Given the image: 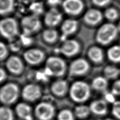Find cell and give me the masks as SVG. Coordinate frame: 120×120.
I'll list each match as a JSON object with an SVG mask.
<instances>
[{
    "instance_id": "1",
    "label": "cell",
    "mask_w": 120,
    "mask_h": 120,
    "mask_svg": "<svg viewBox=\"0 0 120 120\" xmlns=\"http://www.w3.org/2000/svg\"><path fill=\"white\" fill-rule=\"evenodd\" d=\"M70 96L72 101L78 103L86 102L91 96L90 85L84 81H78L74 82L69 89Z\"/></svg>"
},
{
    "instance_id": "2",
    "label": "cell",
    "mask_w": 120,
    "mask_h": 120,
    "mask_svg": "<svg viewBox=\"0 0 120 120\" xmlns=\"http://www.w3.org/2000/svg\"><path fill=\"white\" fill-rule=\"evenodd\" d=\"M67 66L63 59L52 56L47 59L44 70L49 76L61 77L65 73Z\"/></svg>"
},
{
    "instance_id": "3",
    "label": "cell",
    "mask_w": 120,
    "mask_h": 120,
    "mask_svg": "<svg viewBox=\"0 0 120 120\" xmlns=\"http://www.w3.org/2000/svg\"><path fill=\"white\" fill-rule=\"evenodd\" d=\"M118 31L117 27L112 23H105L99 27L96 32V41L103 45L109 44L115 39Z\"/></svg>"
},
{
    "instance_id": "4",
    "label": "cell",
    "mask_w": 120,
    "mask_h": 120,
    "mask_svg": "<svg viewBox=\"0 0 120 120\" xmlns=\"http://www.w3.org/2000/svg\"><path fill=\"white\" fill-rule=\"evenodd\" d=\"M20 90L18 85L14 83H8L2 86L0 90V101L4 105L14 103L18 100Z\"/></svg>"
},
{
    "instance_id": "5",
    "label": "cell",
    "mask_w": 120,
    "mask_h": 120,
    "mask_svg": "<svg viewBox=\"0 0 120 120\" xmlns=\"http://www.w3.org/2000/svg\"><path fill=\"white\" fill-rule=\"evenodd\" d=\"M0 32L4 38L13 40L19 33V26L15 19L12 18L2 19L0 22Z\"/></svg>"
},
{
    "instance_id": "6",
    "label": "cell",
    "mask_w": 120,
    "mask_h": 120,
    "mask_svg": "<svg viewBox=\"0 0 120 120\" xmlns=\"http://www.w3.org/2000/svg\"><path fill=\"white\" fill-rule=\"evenodd\" d=\"M55 113L54 106L50 102L43 101L34 109V115L38 120H51Z\"/></svg>"
},
{
    "instance_id": "7",
    "label": "cell",
    "mask_w": 120,
    "mask_h": 120,
    "mask_svg": "<svg viewBox=\"0 0 120 120\" xmlns=\"http://www.w3.org/2000/svg\"><path fill=\"white\" fill-rule=\"evenodd\" d=\"M21 27L24 33L30 35L39 31L41 28V22L35 15L24 17L21 20Z\"/></svg>"
},
{
    "instance_id": "8",
    "label": "cell",
    "mask_w": 120,
    "mask_h": 120,
    "mask_svg": "<svg viewBox=\"0 0 120 120\" xmlns=\"http://www.w3.org/2000/svg\"><path fill=\"white\" fill-rule=\"evenodd\" d=\"M90 64L86 60L79 58L74 60L69 66V73L71 76H80L84 75L88 72Z\"/></svg>"
},
{
    "instance_id": "9",
    "label": "cell",
    "mask_w": 120,
    "mask_h": 120,
    "mask_svg": "<svg viewBox=\"0 0 120 120\" xmlns=\"http://www.w3.org/2000/svg\"><path fill=\"white\" fill-rule=\"evenodd\" d=\"M42 89L39 85L31 83L25 85L22 91L23 99L28 102H34L41 97Z\"/></svg>"
},
{
    "instance_id": "10",
    "label": "cell",
    "mask_w": 120,
    "mask_h": 120,
    "mask_svg": "<svg viewBox=\"0 0 120 120\" xmlns=\"http://www.w3.org/2000/svg\"><path fill=\"white\" fill-rule=\"evenodd\" d=\"M45 57L44 52L39 49H30L23 54V58L27 63L31 65L40 64L44 61Z\"/></svg>"
},
{
    "instance_id": "11",
    "label": "cell",
    "mask_w": 120,
    "mask_h": 120,
    "mask_svg": "<svg viewBox=\"0 0 120 120\" xmlns=\"http://www.w3.org/2000/svg\"><path fill=\"white\" fill-rule=\"evenodd\" d=\"M81 49L79 42L74 39L64 41L60 49V52L64 56L70 57L74 56L80 52Z\"/></svg>"
},
{
    "instance_id": "12",
    "label": "cell",
    "mask_w": 120,
    "mask_h": 120,
    "mask_svg": "<svg viewBox=\"0 0 120 120\" xmlns=\"http://www.w3.org/2000/svg\"><path fill=\"white\" fill-rule=\"evenodd\" d=\"M62 8L66 14L77 15L82 12L84 5L82 0H64Z\"/></svg>"
},
{
    "instance_id": "13",
    "label": "cell",
    "mask_w": 120,
    "mask_h": 120,
    "mask_svg": "<svg viewBox=\"0 0 120 120\" xmlns=\"http://www.w3.org/2000/svg\"><path fill=\"white\" fill-rule=\"evenodd\" d=\"M63 19L62 14L55 8H50L45 14L44 22L49 27L54 28L62 22Z\"/></svg>"
},
{
    "instance_id": "14",
    "label": "cell",
    "mask_w": 120,
    "mask_h": 120,
    "mask_svg": "<svg viewBox=\"0 0 120 120\" xmlns=\"http://www.w3.org/2000/svg\"><path fill=\"white\" fill-rule=\"evenodd\" d=\"M5 65L8 71L14 75L21 74L24 68L22 60L15 55L8 57L6 60Z\"/></svg>"
},
{
    "instance_id": "15",
    "label": "cell",
    "mask_w": 120,
    "mask_h": 120,
    "mask_svg": "<svg viewBox=\"0 0 120 120\" xmlns=\"http://www.w3.org/2000/svg\"><path fill=\"white\" fill-rule=\"evenodd\" d=\"M103 19V14L100 10L91 8L85 13L83 20L89 25H95L101 22Z\"/></svg>"
},
{
    "instance_id": "16",
    "label": "cell",
    "mask_w": 120,
    "mask_h": 120,
    "mask_svg": "<svg viewBox=\"0 0 120 120\" xmlns=\"http://www.w3.org/2000/svg\"><path fill=\"white\" fill-rule=\"evenodd\" d=\"M89 106L91 113L97 116H104L108 112V104L104 100L93 101Z\"/></svg>"
},
{
    "instance_id": "17",
    "label": "cell",
    "mask_w": 120,
    "mask_h": 120,
    "mask_svg": "<svg viewBox=\"0 0 120 120\" xmlns=\"http://www.w3.org/2000/svg\"><path fill=\"white\" fill-rule=\"evenodd\" d=\"M51 90L55 96H64L68 91H69L68 82L62 79L55 81L51 85Z\"/></svg>"
},
{
    "instance_id": "18",
    "label": "cell",
    "mask_w": 120,
    "mask_h": 120,
    "mask_svg": "<svg viewBox=\"0 0 120 120\" xmlns=\"http://www.w3.org/2000/svg\"><path fill=\"white\" fill-rule=\"evenodd\" d=\"M15 112L20 119L23 120H33L32 108L25 103H20L15 107Z\"/></svg>"
},
{
    "instance_id": "19",
    "label": "cell",
    "mask_w": 120,
    "mask_h": 120,
    "mask_svg": "<svg viewBox=\"0 0 120 120\" xmlns=\"http://www.w3.org/2000/svg\"><path fill=\"white\" fill-rule=\"evenodd\" d=\"M78 27V21L74 19H66L62 22L61 30L64 36L72 35L76 31Z\"/></svg>"
},
{
    "instance_id": "20",
    "label": "cell",
    "mask_w": 120,
    "mask_h": 120,
    "mask_svg": "<svg viewBox=\"0 0 120 120\" xmlns=\"http://www.w3.org/2000/svg\"><path fill=\"white\" fill-rule=\"evenodd\" d=\"M87 55L91 61L96 63L102 62L104 58L103 51L98 46H93L90 48L87 52Z\"/></svg>"
},
{
    "instance_id": "21",
    "label": "cell",
    "mask_w": 120,
    "mask_h": 120,
    "mask_svg": "<svg viewBox=\"0 0 120 120\" xmlns=\"http://www.w3.org/2000/svg\"><path fill=\"white\" fill-rule=\"evenodd\" d=\"M108 80L104 76H98L92 82V87L98 92H104L108 86Z\"/></svg>"
},
{
    "instance_id": "22",
    "label": "cell",
    "mask_w": 120,
    "mask_h": 120,
    "mask_svg": "<svg viewBox=\"0 0 120 120\" xmlns=\"http://www.w3.org/2000/svg\"><path fill=\"white\" fill-rule=\"evenodd\" d=\"M42 37L45 41L49 43H52L57 40L58 38V33L54 28L49 27L43 32Z\"/></svg>"
},
{
    "instance_id": "23",
    "label": "cell",
    "mask_w": 120,
    "mask_h": 120,
    "mask_svg": "<svg viewBox=\"0 0 120 120\" xmlns=\"http://www.w3.org/2000/svg\"><path fill=\"white\" fill-rule=\"evenodd\" d=\"M91 113L90 106L85 105H80L77 106L74 109V114L77 118L84 119L89 116Z\"/></svg>"
},
{
    "instance_id": "24",
    "label": "cell",
    "mask_w": 120,
    "mask_h": 120,
    "mask_svg": "<svg viewBox=\"0 0 120 120\" xmlns=\"http://www.w3.org/2000/svg\"><path fill=\"white\" fill-rule=\"evenodd\" d=\"M104 77L108 80H114L119 76L120 70L116 66L113 65H108L103 70Z\"/></svg>"
},
{
    "instance_id": "25",
    "label": "cell",
    "mask_w": 120,
    "mask_h": 120,
    "mask_svg": "<svg viewBox=\"0 0 120 120\" xmlns=\"http://www.w3.org/2000/svg\"><path fill=\"white\" fill-rule=\"evenodd\" d=\"M108 59L114 63L120 62V45L111 47L107 52Z\"/></svg>"
},
{
    "instance_id": "26",
    "label": "cell",
    "mask_w": 120,
    "mask_h": 120,
    "mask_svg": "<svg viewBox=\"0 0 120 120\" xmlns=\"http://www.w3.org/2000/svg\"><path fill=\"white\" fill-rule=\"evenodd\" d=\"M14 8V0H0V13L2 15L11 12Z\"/></svg>"
},
{
    "instance_id": "27",
    "label": "cell",
    "mask_w": 120,
    "mask_h": 120,
    "mask_svg": "<svg viewBox=\"0 0 120 120\" xmlns=\"http://www.w3.org/2000/svg\"><path fill=\"white\" fill-rule=\"evenodd\" d=\"M0 120H14L13 112L8 106L4 105L0 108Z\"/></svg>"
},
{
    "instance_id": "28",
    "label": "cell",
    "mask_w": 120,
    "mask_h": 120,
    "mask_svg": "<svg viewBox=\"0 0 120 120\" xmlns=\"http://www.w3.org/2000/svg\"><path fill=\"white\" fill-rule=\"evenodd\" d=\"M75 115L68 109L61 110L57 115V120H74Z\"/></svg>"
},
{
    "instance_id": "29",
    "label": "cell",
    "mask_w": 120,
    "mask_h": 120,
    "mask_svg": "<svg viewBox=\"0 0 120 120\" xmlns=\"http://www.w3.org/2000/svg\"><path fill=\"white\" fill-rule=\"evenodd\" d=\"M104 16L110 21L115 20L118 17V12L113 8H109L105 11Z\"/></svg>"
},
{
    "instance_id": "30",
    "label": "cell",
    "mask_w": 120,
    "mask_h": 120,
    "mask_svg": "<svg viewBox=\"0 0 120 120\" xmlns=\"http://www.w3.org/2000/svg\"><path fill=\"white\" fill-rule=\"evenodd\" d=\"M8 54V48L6 45L1 42L0 43V59L1 61L7 58Z\"/></svg>"
},
{
    "instance_id": "31",
    "label": "cell",
    "mask_w": 120,
    "mask_h": 120,
    "mask_svg": "<svg viewBox=\"0 0 120 120\" xmlns=\"http://www.w3.org/2000/svg\"><path fill=\"white\" fill-rule=\"evenodd\" d=\"M112 113L113 116L120 120V101H115L113 103Z\"/></svg>"
},
{
    "instance_id": "32",
    "label": "cell",
    "mask_w": 120,
    "mask_h": 120,
    "mask_svg": "<svg viewBox=\"0 0 120 120\" xmlns=\"http://www.w3.org/2000/svg\"><path fill=\"white\" fill-rule=\"evenodd\" d=\"M111 92L115 96H120V80L116 81L113 83Z\"/></svg>"
},
{
    "instance_id": "33",
    "label": "cell",
    "mask_w": 120,
    "mask_h": 120,
    "mask_svg": "<svg viewBox=\"0 0 120 120\" xmlns=\"http://www.w3.org/2000/svg\"><path fill=\"white\" fill-rule=\"evenodd\" d=\"M94 5L98 7H104L110 3L111 0H92Z\"/></svg>"
},
{
    "instance_id": "34",
    "label": "cell",
    "mask_w": 120,
    "mask_h": 120,
    "mask_svg": "<svg viewBox=\"0 0 120 120\" xmlns=\"http://www.w3.org/2000/svg\"><path fill=\"white\" fill-rule=\"evenodd\" d=\"M105 101L106 102H110V103H114L115 102V95L113 94L112 92L111 93H106V95H105Z\"/></svg>"
},
{
    "instance_id": "35",
    "label": "cell",
    "mask_w": 120,
    "mask_h": 120,
    "mask_svg": "<svg viewBox=\"0 0 120 120\" xmlns=\"http://www.w3.org/2000/svg\"><path fill=\"white\" fill-rule=\"evenodd\" d=\"M6 78H7L6 72L4 68H1V69H0V81H1V83H2L4 82Z\"/></svg>"
},
{
    "instance_id": "36",
    "label": "cell",
    "mask_w": 120,
    "mask_h": 120,
    "mask_svg": "<svg viewBox=\"0 0 120 120\" xmlns=\"http://www.w3.org/2000/svg\"><path fill=\"white\" fill-rule=\"evenodd\" d=\"M20 45H19V43H13V45H10V48L12 51L16 52L20 50Z\"/></svg>"
},
{
    "instance_id": "37",
    "label": "cell",
    "mask_w": 120,
    "mask_h": 120,
    "mask_svg": "<svg viewBox=\"0 0 120 120\" xmlns=\"http://www.w3.org/2000/svg\"><path fill=\"white\" fill-rule=\"evenodd\" d=\"M117 29H118L119 31H120V22H119V24H118V26H117Z\"/></svg>"
},
{
    "instance_id": "38",
    "label": "cell",
    "mask_w": 120,
    "mask_h": 120,
    "mask_svg": "<svg viewBox=\"0 0 120 120\" xmlns=\"http://www.w3.org/2000/svg\"><path fill=\"white\" fill-rule=\"evenodd\" d=\"M104 120H113L112 119H106Z\"/></svg>"
},
{
    "instance_id": "39",
    "label": "cell",
    "mask_w": 120,
    "mask_h": 120,
    "mask_svg": "<svg viewBox=\"0 0 120 120\" xmlns=\"http://www.w3.org/2000/svg\"></svg>"
},
{
    "instance_id": "40",
    "label": "cell",
    "mask_w": 120,
    "mask_h": 120,
    "mask_svg": "<svg viewBox=\"0 0 120 120\" xmlns=\"http://www.w3.org/2000/svg\"></svg>"
}]
</instances>
